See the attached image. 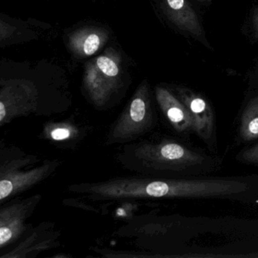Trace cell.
<instances>
[{"mask_svg": "<svg viewBox=\"0 0 258 258\" xmlns=\"http://www.w3.org/2000/svg\"><path fill=\"white\" fill-rule=\"evenodd\" d=\"M124 160L133 169L143 172L180 171L203 164L200 154L175 142L164 141L158 143H141L126 148Z\"/></svg>", "mask_w": 258, "mask_h": 258, "instance_id": "1", "label": "cell"}, {"mask_svg": "<svg viewBox=\"0 0 258 258\" xmlns=\"http://www.w3.org/2000/svg\"><path fill=\"white\" fill-rule=\"evenodd\" d=\"M35 162L31 158H21L3 163L0 167V201L26 191L53 173L59 165L58 161H49L28 170L22 167Z\"/></svg>", "mask_w": 258, "mask_h": 258, "instance_id": "2", "label": "cell"}, {"mask_svg": "<svg viewBox=\"0 0 258 258\" xmlns=\"http://www.w3.org/2000/svg\"><path fill=\"white\" fill-rule=\"evenodd\" d=\"M153 116L146 96H137L120 116L108 137V144L129 143L152 127Z\"/></svg>", "mask_w": 258, "mask_h": 258, "instance_id": "3", "label": "cell"}, {"mask_svg": "<svg viewBox=\"0 0 258 258\" xmlns=\"http://www.w3.org/2000/svg\"><path fill=\"white\" fill-rule=\"evenodd\" d=\"M41 196L19 200L5 205L0 209V248L17 241L26 230V222Z\"/></svg>", "mask_w": 258, "mask_h": 258, "instance_id": "4", "label": "cell"}, {"mask_svg": "<svg viewBox=\"0 0 258 258\" xmlns=\"http://www.w3.org/2000/svg\"><path fill=\"white\" fill-rule=\"evenodd\" d=\"M178 96L189 112L193 131L204 140H209L214 128V114L211 105L189 89H178Z\"/></svg>", "mask_w": 258, "mask_h": 258, "instance_id": "5", "label": "cell"}, {"mask_svg": "<svg viewBox=\"0 0 258 258\" xmlns=\"http://www.w3.org/2000/svg\"><path fill=\"white\" fill-rule=\"evenodd\" d=\"M167 9L176 26L188 35L207 44L204 29L197 13L188 0H165Z\"/></svg>", "mask_w": 258, "mask_h": 258, "instance_id": "6", "label": "cell"}, {"mask_svg": "<svg viewBox=\"0 0 258 258\" xmlns=\"http://www.w3.org/2000/svg\"><path fill=\"white\" fill-rule=\"evenodd\" d=\"M157 99L163 113L177 132H186L192 130L189 112L180 99L164 89L157 90Z\"/></svg>", "mask_w": 258, "mask_h": 258, "instance_id": "7", "label": "cell"}, {"mask_svg": "<svg viewBox=\"0 0 258 258\" xmlns=\"http://www.w3.org/2000/svg\"><path fill=\"white\" fill-rule=\"evenodd\" d=\"M46 228H37L32 235L28 236L19 247L2 257H26L31 252H40L50 248L55 245V232H50Z\"/></svg>", "mask_w": 258, "mask_h": 258, "instance_id": "8", "label": "cell"}, {"mask_svg": "<svg viewBox=\"0 0 258 258\" xmlns=\"http://www.w3.org/2000/svg\"><path fill=\"white\" fill-rule=\"evenodd\" d=\"M239 134L244 141L258 139V97L252 99L244 108L241 115Z\"/></svg>", "mask_w": 258, "mask_h": 258, "instance_id": "9", "label": "cell"}, {"mask_svg": "<svg viewBox=\"0 0 258 258\" xmlns=\"http://www.w3.org/2000/svg\"><path fill=\"white\" fill-rule=\"evenodd\" d=\"M49 138L55 141L68 140L73 136V126L71 125L57 124L49 131Z\"/></svg>", "mask_w": 258, "mask_h": 258, "instance_id": "10", "label": "cell"}, {"mask_svg": "<svg viewBox=\"0 0 258 258\" xmlns=\"http://www.w3.org/2000/svg\"><path fill=\"white\" fill-rule=\"evenodd\" d=\"M97 66L101 72L107 76L115 77L118 74V68L115 63L108 57L101 56L98 58Z\"/></svg>", "mask_w": 258, "mask_h": 258, "instance_id": "11", "label": "cell"}, {"mask_svg": "<svg viewBox=\"0 0 258 258\" xmlns=\"http://www.w3.org/2000/svg\"><path fill=\"white\" fill-rule=\"evenodd\" d=\"M100 40L96 34H91L87 37L84 45V51L87 55H92L98 50Z\"/></svg>", "mask_w": 258, "mask_h": 258, "instance_id": "12", "label": "cell"}, {"mask_svg": "<svg viewBox=\"0 0 258 258\" xmlns=\"http://www.w3.org/2000/svg\"><path fill=\"white\" fill-rule=\"evenodd\" d=\"M240 158L241 161L247 164H258V144L243 151Z\"/></svg>", "mask_w": 258, "mask_h": 258, "instance_id": "13", "label": "cell"}, {"mask_svg": "<svg viewBox=\"0 0 258 258\" xmlns=\"http://www.w3.org/2000/svg\"><path fill=\"white\" fill-rule=\"evenodd\" d=\"M252 30L253 37L256 40H258V8L254 10L252 16Z\"/></svg>", "mask_w": 258, "mask_h": 258, "instance_id": "14", "label": "cell"}, {"mask_svg": "<svg viewBox=\"0 0 258 258\" xmlns=\"http://www.w3.org/2000/svg\"><path fill=\"white\" fill-rule=\"evenodd\" d=\"M198 2L200 3V4H208L212 1V0H196Z\"/></svg>", "mask_w": 258, "mask_h": 258, "instance_id": "15", "label": "cell"}]
</instances>
